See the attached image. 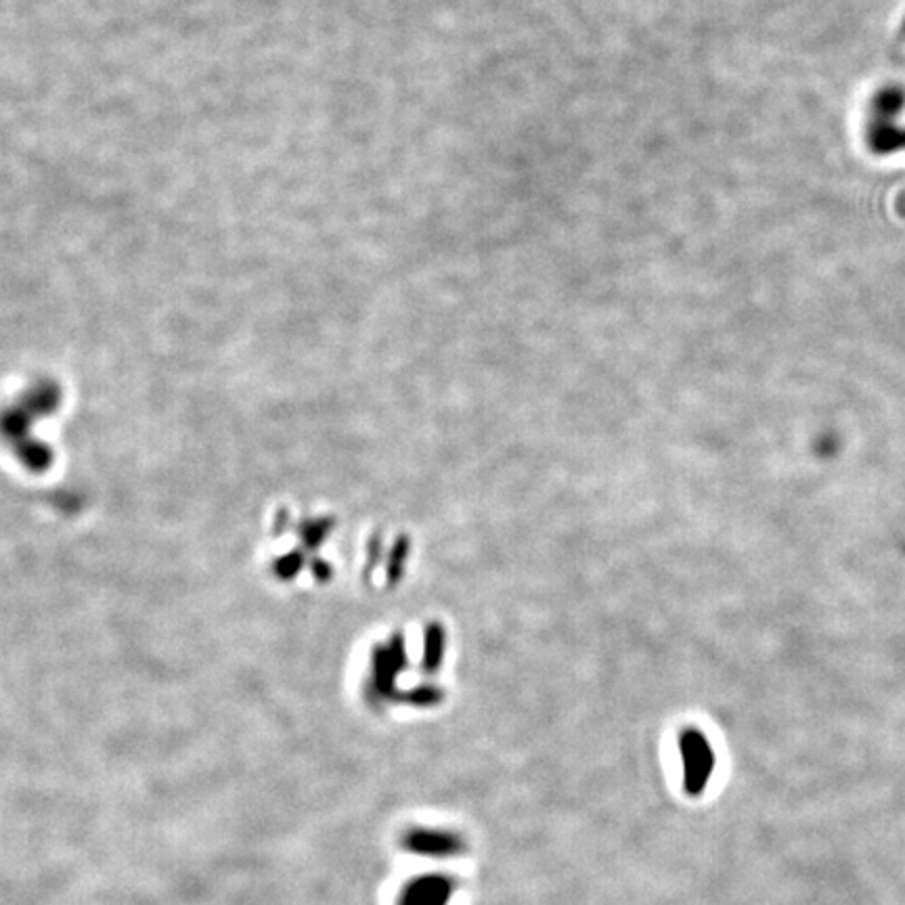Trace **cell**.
I'll return each instance as SVG.
<instances>
[{"label":"cell","mask_w":905,"mask_h":905,"mask_svg":"<svg viewBox=\"0 0 905 905\" xmlns=\"http://www.w3.org/2000/svg\"><path fill=\"white\" fill-rule=\"evenodd\" d=\"M455 893V882L443 874H428L411 880L399 897V905H447Z\"/></svg>","instance_id":"1"},{"label":"cell","mask_w":905,"mask_h":905,"mask_svg":"<svg viewBox=\"0 0 905 905\" xmlns=\"http://www.w3.org/2000/svg\"><path fill=\"white\" fill-rule=\"evenodd\" d=\"M405 849L424 857H455L463 851V841L457 834L445 830H411L405 841Z\"/></svg>","instance_id":"2"},{"label":"cell","mask_w":905,"mask_h":905,"mask_svg":"<svg viewBox=\"0 0 905 905\" xmlns=\"http://www.w3.org/2000/svg\"><path fill=\"white\" fill-rule=\"evenodd\" d=\"M683 755H686V788L688 792L698 794L711 776V750L698 736H692L683 742Z\"/></svg>","instance_id":"3"},{"label":"cell","mask_w":905,"mask_h":905,"mask_svg":"<svg viewBox=\"0 0 905 905\" xmlns=\"http://www.w3.org/2000/svg\"><path fill=\"white\" fill-rule=\"evenodd\" d=\"M868 145L874 153H895L905 149V128L893 120H874L868 128Z\"/></svg>","instance_id":"4"},{"label":"cell","mask_w":905,"mask_h":905,"mask_svg":"<svg viewBox=\"0 0 905 905\" xmlns=\"http://www.w3.org/2000/svg\"><path fill=\"white\" fill-rule=\"evenodd\" d=\"M872 107L878 120H893L905 107V91L901 86H885L876 93Z\"/></svg>","instance_id":"5"}]
</instances>
